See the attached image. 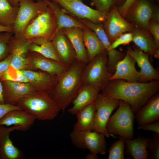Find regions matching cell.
I'll use <instances>...</instances> for the list:
<instances>
[{"instance_id":"obj_1","label":"cell","mask_w":159,"mask_h":159,"mask_svg":"<svg viewBox=\"0 0 159 159\" xmlns=\"http://www.w3.org/2000/svg\"><path fill=\"white\" fill-rule=\"evenodd\" d=\"M159 82H128L121 79L110 81L102 90L104 95L128 102L136 113L159 90Z\"/></svg>"},{"instance_id":"obj_2","label":"cell","mask_w":159,"mask_h":159,"mask_svg":"<svg viewBox=\"0 0 159 159\" xmlns=\"http://www.w3.org/2000/svg\"><path fill=\"white\" fill-rule=\"evenodd\" d=\"M87 63L77 59L57 78L54 87L47 92L64 113L83 85L82 74Z\"/></svg>"},{"instance_id":"obj_3","label":"cell","mask_w":159,"mask_h":159,"mask_svg":"<svg viewBox=\"0 0 159 159\" xmlns=\"http://www.w3.org/2000/svg\"><path fill=\"white\" fill-rule=\"evenodd\" d=\"M39 120L55 119L61 110L59 105L47 92L36 91L21 98L16 105Z\"/></svg>"},{"instance_id":"obj_4","label":"cell","mask_w":159,"mask_h":159,"mask_svg":"<svg viewBox=\"0 0 159 159\" xmlns=\"http://www.w3.org/2000/svg\"><path fill=\"white\" fill-rule=\"evenodd\" d=\"M134 113L130 104L120 100L118 108L110 117L107 128L109 133L119 135L124 139H131L134 136Z\"/></svg>"},{"instance_id":"obj_5","label":"cell","mask_w":159,"mask_h":159,"mask_svg":"<svg viewBox=\"0 0 159 159\" xmlns=\"http://www.w3.org/2000/svg\"><path fill=\"white\" fill-rule=\"evenodd\" d=\"M108 58L106 50L89 61L82 72L83 84H91L99 87L101 90L110 81L109 78L112 74L108 71Z\"/></svg>"},{"instance_id":"obj_6","label":"cell","mask_w":159,"mask_h":159,"mask_svg":"<svg viewBox=\"0 0 159 159\" xmlns=\"http://www.w3.org/2000/svg\"><path fill=\"white\" fill-rule=\"evenodd\" d=\"M13 26V33L16 37H22L26 26L39 15L46 11L48 5L46 0H21Z\"/></svg>"},{"instance_id":"obj_7","label":"cell","mask_w":159,"mask_h":159,"mask_svg":"<svg viewBox=\"0 0 159 159\" xmlns=\"http://www.w3.org/2000/svg\"><path fill=\"white\" fill-rule=\"evenodd\" d=\"M57 31L55 13L48 5L46 11L39 15L26 26L22 37L27 39L41 37L51 41Z\"/></svg>"},{"instance_id":"obj_8","label":"cell","mask_w":159,"mask_h":159,"mask_svg":"<svg viewBox=\"0 0 159 159\" xmlns=\"http://www.w3.org/2000/svg\"><path fill=\"white\" fill-rule=\"evenodd\" d=\"M125 19L148 30L150 21L159 23V9L151 0H136L129 9Z\"/></svg>"},{"instance_id":"obj_9","label":"cell","mask_w":159,"mask_h":159,"mask_svg":"<svg viewBox=\"0 0 159 159\" xmlns=\"http://www.w3.org/2000/svg\"><path fill=\"white\" fill-rule=\"evenodd\" d=\"M105 137L103 133L94 130H73L70 135L72 143L77 148L87 149L96 154L105 153L107 144Z\"/></svg>"},{"instance_id":"obj_10","label":"cell","mask_w":159,"mask_h":159,"mask_svg":"<svg viewBox=\"0 0 159 159\" xmlns=\"http://www.w3.org/2000/svg\"><path fill=\"white\" fill-rule=\"evenodd\" d=\"M120 101L99 93L93 103L96 109L94 130L109 137L107 124L112 112L118 107Z\"/></svg>"},{"instance_id":"obj_11","label":"cell","mask_w":159,"mask_h":159,"mask_svg":"<svg viewBox=\"0 0 159 159\" xmlns=\"http://www.w3.org/2000/svg\"><path fill=\"white\" fill-rule=\"evenodd\" d=\"M50 0L75 18L87 19L96 23H102L106 18V15L86 5L82 0Z\"/></svg>"},{"instance_id":"obj_12","label":"cell","mask_w":159,"mask_h":159,"mask_svg":"<svg viewBox=\"0 0 159 159\" xmlns=\"http://www.w3.org/2000/svg\"><path fill=\"white\" fill-rule=\"evenodd\" d=\"M102 24L111 44L122 34L127 32H132L135 27L134 24L126 21L120 15L117 8L107 14Z\"/></svg>"},{"instance_id":"obj_13","label":"cell","mask_w":159,"mask_h":159,"mask_svg":"<svg viewBox=\"0 0 159 159\" xmlns=\"http://www.w3.org/2000/svg\"><path fill=\"white\" fill-rule=\"evenodd\" d=\"M128 53L135 61L140 70L139 82H146L153 80H158L159 72L151 64L149 60V54L144 52L137 47L130 46L127 48Z\"/></svg>"},{"instance_id":"obj_14","label":"cell","mask_w":159,"mask_h":159,"mask_svg":"<svg viewBox=\"0 0 159 159\" xmlns=\"http://www.w3.org/2000/svg\"><path fill=\"white\" fill-rule=\"evenodd\" d=\"M3 87L4 103L16 105L19 101L26 95L37 91L30 83L9 80L1 81Z\"/></svg>"},{"instance_id":"obj_15","label":"cell","mask_w":159,"mask_h":159,"mask_svg":"<svg viewBox=\"0 0 159 159\" xmlns=\"http://www.w3.org/2000/svg\"><path fill=\"white\" fill-rule=\"evenodd\" d=\"M51 41L62 63L70 66L77 60L74 49L62 30L56 31Z\"/></svg>"},{"instance_id":"obj_16","label":"cell","mask_w":159,"mask_h":159,"mask_svg":"<svg viewBox=\"0 0 159 159\" xmlns=\"http://www.w3.org/2000/svg\"><path fill=\"white\" fill-rule=\"evenodd\" d=\"M30 44V40L23 37H12L10 41L11 67L18 70L22 69L26 67L29 62L26 55Z\"/></svg>"},{"instance_id":"obj_17","label":"cell","mask_w":159,"mask_h":159,"mask_svg":"<svg viewBox=\"0 0 159 159\" xmlns=\"http://www.w3.org/2000/svg\"><path fill=\"white\" fill-rule=\"evenodd\" d=\"M20 128L15 125L8 127L0 125V159H21L23 157L22 151L14 145L9 137L11 132L19 130Z\"/></svg>"},{"instance_id":"obj_18","label":"cell","mask_w":159,"mask_h":159,"mask_svg":"<svg viewBox=\"0 0 159 159\" xmlns=\"http://www.w3.org/2000/svg\"><path fill=\"white\" fill-rule=\"evenodd\" d=\"M135 59L127 52L124 58L117 64L115 71L109 78L110 81L118 79L128 82H138L140 73L136 69Z\"/></svg>"},{"instance_id":"obj_19","label":"cell","mask_w":159,"mask_h":159,"mask_svg":"<svg viewBox=\"0 0 159 159\" xmlns=\"http://www.w3.org/2000/svg\"><path fill=\"white\" fill-rule=\"evenodd\" d=\"M100 90V88L97 85L83 84L73 100L72 106L69 109L68 112L76 115L83 108L93 103Z\"/></svg>"},{"instance_id":"obj_20","label":"cell","mask_w":159,"mask_h":159,"mask_svg":"<svg viewBox=\"0 0 159 159\" xmlns=\"http://www.w3.org/2000/svg\"><path fill=\"white\" fill-rule=\"evenodd\" d=\"M132 33V42L136 46L152 57L159 58V48L156 45L153 37L148 30L135 25Z\"/></svg>"},{"instance_id":"obj_21","label":"cell","mask_w":159,"mask_h":159,"mask_svg":"<svg viewBox=\"0 0 159 159\" xmlns=\"http://www.w3.org/2000/svg\"><path fill=\"white\" fill-rule=\"evenodd\" d=\"M35 118L21 109L12 110L0 120V125L20 127L19 130L25 131L29 130L34 124Z\"/></svg>"},{"instance_id":"obj_22","label":"cell","mask_w":159,"mask_h":159,"mask_svg":"<svg viewBox=\"0 0 159 159\" xmlns=\"http://www.w3.org/2000/svg\"><path fill=\"white\" fill-rule=\"evenodd\" d=\"M36 53L30 58H28V63L30 62L34 67L48 73L57 79L70 66Z\"/></svg>"},{"instance_id":"obj_23","label":"cell","mask_w":159,"mask_h":159,"mask_svg":"<svg viewBox=\"0 0 159 159\" xmlns=\"http://www.w3.org/2000/svg\"><path fill=\"white\" fill-rule=\"evenodd\" d=\"M139 125L151 123L159 120V95L152 96L136 113Z\"/></svg>"},{"instance_id":"obj_24","label":"cell","mask_w":159,"mask_h":159,"mask_svg":"<svg viewBox=\"0 0 159 159\" xmlns=\"http://www.w3.org/2000/svg\"><path fill=\"white\" fill-rule=\"evenodd\" d=\"M37 91L48 92L55 86L57 79L46 72L20 70Z\"/></svg>"},{"instance_id":"obj_25","label":"cell","mask_w":159,"mask_h":159,"mask_svg":"<svg viewBox=\"0 0 159 159\" xmlns=\"http://www.w3.org/2000/svg\"><path fill=\"white\" fill-rule=\"evenodd\" d=\"M71 43L75 52L77 59L87 63L88 62L87 50L83 39V29L78 27L62 29Z\"/></svg>"},{"instance_id":"obj_26","label":"cell","mask_w":159,"mask_h":159,"mask_svg":"<svg viewBox=\"0 0 159 159\" xmlns=\"http://www.w3.org/2000/svg\"><path fill=\"white\" fill-rule=\"evenodd\" d=\"M48 5L54 10L57 30L72 27L84 29L88 27L75 18L69 16L57 4L50 0H46Z\"/></svg>"},{"instance_id":"obj_27","label":"cell","mask_w":159,"mask_h":159,"mask_svg":"<svg viewBox=\"0 0 159 159\" xmlns=\"http://www.w3.org/2000/svg\"><path fill=\"white\" fill-rule=\"evenodd\" d=\"M96 111L94 103L81 110L76 115L77 120L74 125L73 130L93 131Z\"/></svg>"},{"instance_id":"obj_28","label":"cell","mask_w":159,"mask_h":159,"mask_svg":"<svg viewBox=\"0 0 159 159\" xmlns=\"http://www.w3.org/2000/svg\"><path fill=\"white\" fill-rule=\"evenodd\" d=\"M124 139L126 154L130 156L134 159L148 158L149 154L147 150V145L151 139L139 136L133 139Z\"/></svg>"},{"instance_id":"obj_29","label":"cell","mask_w":159,"mask_h":159,"mask_svg":"<svg viewBox=\"0 0 159 159\" xmlns=\"http://www.w3.org/2000/svg\"><path fill=\"white\" fill-rule=\"evenodd\" d=\"M29 40V50L61 63L51 41L41 37H34Z\"/></svg>"},{"instance_id":"obj_30","label":"cell","mask_w":159,"mask_h":159,"mask_svg":"<svg viewBox=\"0 0 159 159\" xmlns=\"http://www.w3.org/2000/svg\"><path fill=\"white\" fill-rule=\"evenodd\" d=\"M83 39L88 62L106 50L96 33L88 27L83 29Z\"/></svg>"},{"instance_id":"obj_31","label":"cell","mask_w":159,"mask_h":159,"mask_svg":"<svg viewBox=\"0 0 159 159\" xmlns=\"http://www.w3.org/2000/svg\"><path fill=\"white\" fill-rule=\"evenodd\" d=\"M19 8L12 6L8 0H0V25L13 27Z\"/></svg>"},{"instance_id":"obj_32","label":"cell","mask_w":159,"mask_h":159,"mask_svg":"<svg viewBox=\"0 0 159 159\" xmlns=\"http://www.w3.org/2000/svg\"><path fill=\"white\" fill-rule=\"evenodd\" d=\"M91 5L95 9L102 14L106 15L113 9L121 6L125 0H90Z\"/></svg>"},{"instance_id":"obj_33","label":"cell","mask_w":159,"mask_h":159,"mask_svg":"<svg viewBox=\"0 0 159 159\" xmlns=\"http://www.w3.org/2000/svg\"><path fill=\"white\" fill-rule=\"evenodd\" d=\"M125 140L120 137L110 147L108 152V159H124Z\"/></svg>"},{"instance_id":"obj_34","label":"cell","mask_w":159,"mask_h":159,"mask_svg":"<svg viewBox=\"0 0 159 159\" xmlns=\"http://www.w3.org/2000/svg\"><path fill=\"white\" fill-rule=\"evenodd\" d=\"M13 33L0 32V61L6 58L10 53V41Z\"/></svg>"},{"instance_id":"obj_35","label":"cell","mask_w":159,"mask_h":159,"mask_svg":"<svg viewBox=\"0 0 159 159\" xmlns=\"http://www.w3.org/2000/svg\"><path fill=\"white\" fill-rule=\"evenodd\" d=\"M11 67L10 68V67L1 77V79L2 81L9 80L24 83L29 82L28 80L20 70H17L11 66Z\"/></svg>"},{"instance_id":"obj_36","label":"cell","mask_w":159,"mask_h":159,"mask_svg":"<svg viewBox=\"0 0 159 159\" xmlns=\"http://www.w3.org/2000/svg\"><path fill=\"white\" fill-rule=\"evenodd\" d=\"M147 148L151 151L152 158L159 159V134L156 133L153 139L150 140L148 143Z\"/></svg>"},{"instance_id":"obj_37","label":"cell","mask_w":159,"mask_h":159,"mask_svg":"<svg viewBox=\"0 0 159 159\" xmlns=\"http://www.w3.org/2000/svg\"><path fill=\"white\" fill-rule=\"evenodd\" d=\"M132 32L124 33L117 37L111 44V47L115 49L121 45H127L132 42Z\"/></svg>"},{"instance_id":"obj_38","label":"cell","mask_w":159,"mask_h":159,"mask_svg":"<svg viewBox=\"0 0 159 159\" xmlns=\"http://www.w3.org/2000/svg\"><path fill=\"white\" fill-rule=\"evenodd\" d=\"M148 30L153 36L156 46L159 48V23L150 21L148 25Z\"/></svg>"},{"instance_id":"obj_39","label":"cell","mask_w":159,"mask_h":159,"mask_svg":"<svg viewBox=\"0 0 159 159\" xmlns=\"http://www.w3.org/2000/svg\"><path fill=\"white\" fill-rule=\"evenodd\" d=\"M20 109L16 105L10 103H0V120L9 112L15 110Z\"/></svg>"},{"instance_id":"obj_40","label":"cell","mask_w":159,"mask_h":159,"mask_svg":"<svg viewBox=\"0 0 159 159\" xmlns=\"http://www.w3.org/2000/svg\"><path fill=\"white\" fill-rule=\"evenodd\" d=\"M138 128L144 130L152 131L159 134V122L158 121L148 124L139 125Z\"/></svg>"},{"instance_id":"obj_41","label":"cell","mask_w":159,"mask_h":159,"mask_svg":"<svg viewBox=\"0 0 159 159\" xmlns=\"http://www.w3.org/2000/svg\"><path fill=\"white\" fill-rule=\"evenodd\" d=\"M12 56L10 53L6 58L0 61V78L11 66Z\"/></svg>"},{"instance_id":"obj_42","label":"cell","mask_w":159,"mask_h":159,"mask_svg":"<svg viewBox=\"0 0 159 159\" xmlns=\"http://www.w3.org/2000/svg\"><path fill=\"white\" fill-rule=\"evenodd\" d=\"M136 0H125L124 3L117 8L118 11L120 15L124 18L130 7L134 3Z\"/></svg>"},{"instance_id":"obj_43","label":"cell","mask_w":159,"mask_h":159,"mask_svg":"<svg viewBox=\"0 0 159 159\" xmlns=\"http://www.w3.org/2000/svg\"><path fill=\"white\" fill-rule=\"evenodd\" d=\"M0 32H7L13 33V27L5 26L0 25Z\"/></svg>"},{"instance_id":"obj_44","label":"cell","mask_w":159,"mask_h":159,"mask_svg":"<svg viewBox=\"0 0 159 159\" xmlns=\"http://www.w3.org/2000/svg\"><path fill=\"white\" fill-rule=\"evenodd\" d=\"M97 155V154L95 153L90 152V153L86 155L85 158L86 159H98V157Z\"/></svg>"},{"instance_id":"obj_45","label":"cell","mask_w":159,"mask_h":159,"mask_svg":"<svg viewBox=\"0 0 159 159\" xmlns=\"http://www.w3.org/2000/svg\"><path fill=\"white\" fill-rule=\"evenodd\" d=\"M3 97V87L2 82L0 81V103H4Z\"/></svg>"},{"instance_id":"obj_46","label":"cell","mask_w":159,"mask_h":159,"mask_svg":"<svg viewBox=\"0 0 159 159\" xmlns=\"http://www.w3.org/2000/svg\"><path fill=\"white\" fill-rule=\"evenodd\" d=\"M21 0H8L9 3L12 6L18 7L19 6V3Z\"/></svg>"},{"instance_id":"obj_47","label":"cell","mask_w":159,"mask_h":159,"mask_svg":"<svg viewBox=\"0 0 159 159\" xmlns=\"http://www.w3.org/2000/svg\"><path fill=\"white\" fill-rule=\"evenodd\" d=\"M156 1H159V0H156Z\"/></svg>"},{"instance_id":"obj_48","label":"cell","mask_w":159,"mask_h":159,"mask_svg":"<svg viewBox=\"0 0 159 159\" xmlns=\"http://www.w3.org/2000/svg\"></svg>"}]
</instances>
